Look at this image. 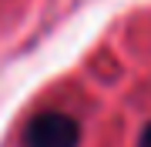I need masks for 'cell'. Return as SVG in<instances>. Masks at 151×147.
I'll use <instances>...</instances> for the list:
<instances>
[{
  "label": "cell",
  "mask_w": 151,
  "mask_h": 147,
  "mask_svg": "<svg viewBox=\"0 0 151 147\" xmlns=\"http://www.w3.org/2000/svg\"><path fill=\"white\" fill-rule=\"evenodd\" d=\"M77 141H81V124L64 110H44L24 131L27 147H77Z\"/></svg>",
  "instance_id": "cell-1"
},
{
  "label": "cell",
  "mask_w": 151,
  "mask_h": 147,
  "mask_svg": "<svg viewBox=\"0 0 151 147\" xmlns=\"http://www.w3.org/2000/svg\"><path fill=\"white\" fill-rule=\"evenodd\" d=\"M138 147H151V124L141 131V141H138Z\"/></svg>",
  "instance_id": "cell-2"
}]
</instances>
